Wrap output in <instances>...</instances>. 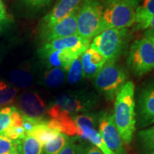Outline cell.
<instances>
[{
  "label": "cell",
  "instance_id": "1",
  "mask_svg": "<svg viewBox=\"0 0 154 154\" xmlns=\"http://www.w3.org/2000/svg\"><path fill=\"white\" fill-rule=\"evenodd\" d=\"M113 115L121 139L124 144L129 145L136 126L135 86L131 81L124 84L116 96Z\"/></svg>",
  "mask_w": 154,
  "mask_h": 154
},
{
  "label": "cell",
  "instance_id": "2",
  "mask_svg": "<svg viewBox=\"0 0 154 154\" xmlns=\"http://www.w3.org/2000/svg\"><path fill=\"white\" fill-rule=\"evenodd\" d=\"M97 103L98 97L90 92H67L57 96L50 103L47 113L51 119L62 115L72 116L88 112Z\"/></svg>",
  "mask_w": 154,
  "mask_h": 154
},
{
  "label": "cell",
  "instance_id": "3",
  "mask_svg": "<svg viewBox=\"0 0 154 154\" xmlns=\"http://www.w3.org/2000/svg\"><path fill=\"white\" fill-rule=\"evenodd\" d=\"M139 0L105 1L99 34L108 29L128 28L134 25Z\"/></svg>",
  "mask_w": 154,
  "mask_h": 154
},
{
  "label": "cell",
  "instance_id": "4",
  "mask_svg": "<svg viewBox=\"0 0 154 154\" xmlns=\"http://www.w3.org/2000/svg\"><path fill=\"white\" fill-rule=\"evenodd\" d=\"M127 77L126 69L116 60H109L94 78V85L106 99L113 101L127 82Z\"/></svg>",
  "mask_w": 154,
  "mask_h": 154
},
{
  "label": "cell",
  "instance_id": "5",
  "mask_svg": "<svg viewBox=\"0 0 154 154\" xmlns=\"http://www.w3.org/2000/svg\"><path fill=\"white\" fill-rule=\"evenodd\" d=\"M130 39L127 28H111L94 38L90 47L102 54L107 61L116 60L126 50Z\"/></svg>",
  "mask_w": 154,
  "mask_h": 154
},
{
  "label": "cell",
  "instance_id": "6",
  "mask_svg": "<svg viewBox=\"0 0 154 154\" xmlns=\"http://www.w3.org/2000/svg\"><path fill=\"white\" fill-rule=\"evenodd\" d=\"M103 6L99 0H84L77 14V34L91 40L99 34Z\"/></svg>",
  "mask_w": 154,
  "mask_h": 154
},
{
  "label": "cell",
  "instance_id": "7",
  "mask_svg": "<svg viewBox=\"0 0 154 154\" xmlns=\"http://www.w3.org/2000/svg\"><path fill=\"white\" fill-rule=\"evenodd\" d=\"M127 66L137 76H143L154 69V45L148 38L136 39L131 45Z\"/></svg>",
  "mask_w": 154,
  "mask_h": 154
},
{
  "label": "cell",
  "instance_id": "8",
  "mask_svg": "<svg viewBox=\"0 0 154 154\" xmlns=\"http://www.w3.org/2000/svg\"><path fill=\"white\" fill-rule=\"evenodd\" d=\"M99 132L113 154H127L124 142L116 126L112 113L101 111L98 115Z\"/></svg>",
  "mask_w": 154,
  "mask_h": 154
},
{
  "label": "cell",
  "instance_id": "9",
  "mask_svg": "<svg viewBox=\"0 0 154 154\" xmlns=\"http://www.w3.org/2000/svg\"><path fill=\"white\" fill-rule=\"evenodd\" d=\"M136 114L139 128H146L154 124V82L146 85L138 94Z\"/></svg>",
  "mask_w": 154,
  "mask_h": 154
},
{
  "label": "cell",
  "instance_id": "10",
  "mask_svg": "<svg viewBox=\"0 0 154 154\" xmlns=\"http://www.w3.org/2000/svg\"><path fill=\"white\" fill-rule=\"evenodd\" d=\"M91 40L79 36L78 34L68 37L58 38L52 41L44 42L38 49V55L40 58L45 57L49 53L58 50L71 49L79 51L82 54L90 47Z\"/></svg>",
  "mask_w": 154,
  "mask_h": 154
},
{
  "label": "cell",
  "instance_id": "11",
  "mask_svg": "<svg viewBox=\"0 0 154 154\" xmlns=\"http://www.w3.org/2000/svg\"><path fill=\"white\" fill-rule=\"evenodd\" d=\"M84 0H59L52 9L44 16L39 24V34L42 35L53 26L78 9Z\"/></svg>",
  "mask_w": 154,
  "mask_h": 154
},
{
  "label": "cell",
  "instance_id": "12",
  "mask_svg": "<svg viewBox=\"0 0 154 154\" xmlns=\"http://www.w3.org/2000/svg\"><path fill=\"white\" fill-rule=\"evenodd\" d=\"M79 9V7L59 21L47 32L40 35L41 39L44 42H47L77 34V14Z\"/></svg>",
  "mask_w": 154,
  "mask_h": 154
},
{
  "label": "cell",
  "instance_id": "13",
  "mask_svg": "<svg viewBox=\"0 0 154 154\" xmlns=\"http://www.w3.org/2000/svg\"><path fill=\"white\" fill-rule=\"evenodd\" d=\"M20 111L29 117L43 119L47 110L43 100L35 92H25L19 97Z\"/></svg>",
  "mask_w": 154,
  "mask_h": 154
},
{
  "label": "cell",
  "instance_id": "14",
  "mask_svg": "<svg viewBox=\"0 0 154 154\" xmlns=\"http://www.w3.org/2000/svg\"><path fill=\"white\" fill-rule=\"evenodd\" d=\"M84 78L94 79L103 68L107 60L93 48H88L81 55Z\"/></svg>",
  "mask_w": 154,
  "mask_h": 154
},
{
  "label": "cell",
  "instance_id": "15",
  "mask_svg": "<svg viewBox=\"0 0 154 154\" xmlns=\"http://www.w3.org/2000/svg\"><path fill=\"white\" fill-rule=\"evenodd\" d=\"M81 55L82 54L75 50L64 49L53 51L41 59L48 68L54 67L66 71L71 63Z\"/></svg>",
  "mask_w": 154,
  "mask_h": 154
},
{
  "label": "cell",
  "instance_id": "16",
  "mask_svg": "<svg viewBox=\"0 0 154 154\" xmlns=\"http://www.w3.org/2000/svg\"><path fill=\"white\" fill-rule=\"evenodd\" d=\"M73 120L76 127V136L81 139L86 140V137L98 124V116L91 113H82L72 115Z\"/></svg>",
  "mask_w": 154,
  "mask_h": 154
},
{
  "label": "cell",
  "instance_id": "17",
  "mask_svg": "<svg viewBox=\"0 0 154 154\" xmlns=\"http://www.w3.org/2000/svg\"><path fill=\"white\" fill-rule=\"evenodd\" d=\"M61 134L59 131L51 128L48 124V121L42 120L38 123L28 135L34 136L43 146H45L49 140L53 139L58 134Z\"/></svg>",
  "mask_w": 154,
  "mask_h": 154
},
{
  "label": "cell",
  "instance_id": "18",
  "mask_svg": "<svg viewBox=\"0 0 154 154\" xmlns=\"http://www.w3.org/2000/svg\"><path fill=\"white\" fill-rule=\"evenodd\" d=\"M154 17V0H144L138 6L135 14V29L140 30L152 17Z\"/></svg>",
  "mask_w": 154,
  "mask_h": 154
},
{
  "label": "cell",
  "instance_id": "19",
  "mask_svg": "<svg viewBox=\"0 0 154 154\" xmlns=\"http://www.w3.org/2000/svg\"><path fill=\"white\" fill-rule=\"evenodd\" d=\"M17 140L18 154H43V146L34 136L26 135L24 138Z\"/></svg>",
  "mask_w": 154,
  "mask_h": 154
},
{
  "label": "cell",
  "instance_id": "20",
  "mask_svg": "<svg viewBox=\"0 0 154 154\" xmlns=\"http://www.w3.org/2000/svg\"><path fill=\"white\" fill-rule=\"evenodd\" d=\"M137 138L142 154H154V125L139 131Z\"/></svg>",
  "mask_w": 154,
  "mask_h": 154
},
{
  "label": "cell",
  "instance_id": "21",
  "mask_svg": "<svg viewBox=\"0 0 154 154\" xmlns=\"http://www.w3.org/2000/svg\"><path fill=\"white\" fill-rule=\"evenodd\" d=\"M66 78V70L63 69L52 68L45 73L44 84L49 88H57L61 86Z\"/></svg>",
  "mask_w": 154,
  "mask_h": 154
},
{
  "label": "cell",
  "instance_id": "22",
  "mask_svg": "<svg viewBox=\"0 0 154 154\" xmlns=\"http://www.w3.org/2000/svg\"><path fill=\"white\" fill-rule=\"evenodd\" d=\"M8 79L13 85L19 88L29 87L32 83V77L26 71L23 69H14L8 75Z\"/></svg>",
  "mask_w": 154,
  "mask_h": 154
},
{
  "label": "cell",
  "instance_id": "23",
  "mask_svg": "<svg viewBox=\"0 0 154 154\" xmlns=\"http://www.w3.org/2000/svg\"><path fill=\"white\" fill-rule=\"evenodd\" d=\"M67 82L69 84H76L84 78V71L81 61V57L76 58L69 65L67 69Z\"/></svg>",
  "mask_w": 154,
  "mask_h": 154
},
{
  "label": "cell",
  "instance_id": "24",
  "mask_svg": "<svg viewBox=\"0 0 154 154\" xmlns=\"http://www.w3.org/2000/svg\"><path fill=\"white\" fill-rule=\"evenodd\" d=\"M70 139V137L62 134H58L53 139L49 140L44 148L45 154H59L66 143Z\"/></svg>",
  "mask_w": 154,
  "mask_h": 154
},
{
  "label": "cell",
  "instance_id": "25",
  "mask_svg": "<svg viewBox=\"0 0 154 154\" xmlns=\"http://www.w3.org/2000/svg\"><path fill=\"white\" fill-rule=\"evenodd\" d=\"M18 89L4 82H0V106L9 105L14 101Z\"/></svg>",
  "mask_w": 154,
  "mask_h": 154
},
{
  "label": "cell",
  "instance_id": "26",
  "mask_svg": "<svg viewBox=\"0 0 154 154\" xmlns=\"http://www.w3.org/2000/svg\"><path fill=\"white\" fill-rule=\"evenodd\" d=\"M86 140H88L90 143L93 144L94 146L97 147L103 154H113L110 150L108 149L99 132L97 131L96 129L92 130L88 134Z\"/></svg>",
  "mask_w": 154,
  "mask_h": 154
},
{
  "label": "cell",
  "instance_id": "27",
  "mask_svg": "<svg viewBox=\"0 0 154 154\" xmlns=\"http://www.w3.org/2000/svg\"><path fill=\"white\" fill-rule=\"evenodd\" d=\"M17 151V140H11L5 135L0 134V154H15Z\"/></svg>",
  "mask_w": 154,
  "mask_h": 154
},
{
  "label": "cell",
  "instance_id": "28",
  "mask_svg": "<svg viewBox=\"0 0 154 154\" xmlns=\"http://www.w3.org/2000/svg\"><path fill=\"white\" fill-rule=\"evenodd\" d=\"M15 106H7L0 110V134L11 124V115Z\"/></svg>",
  "mask_w": 154,
  "mask_h": 154
},
{
  "label": "cell",
  "instance_id": "29",
  "mask_svg": "<svg viewBox=\"0 0 154 154\" xmlns=\"http://www.w3.org/2000/svg\"><path fill=\"white\" fill-rule=\"evenodd\" d=\"M2 134L14 140L22 139L26 136V132L22 126H9Z\"/></svg>",
  "mask_w": 154,
  "mask_h": 154
},
{
  "label": "cell",
  "instance_id": "30",
  "mask_svg": "<svg viewBox=\"0 0 154 154\" xmlns=\"http://www.w3.org/2000/svg\"><path fill=\"white\" fill-rule=\"evenodd\" d=\"M44 119H37L29 117L27 116L24 115L22 113V127L24 128L26 135H28L29 133L33 130V128L37 125L38 123H40Z\"/></svg>",
  "mask_w": 154,
  "mask_h": 154
},
{
  "label": "cell",
  "instance_id": "31",
  "mask_svg": "<svg viewBox=\"0 0 154 154\" xmlns=\"http://www.w3.org/2000/svg\"><path fill=\"white\" fill-rule=\"evenodd\" d=\"M59 154H79V143H76V138L74 137L70 138Z\"/></svg>",
  "mask_w": 154,
  "mask_h": 154
},
{
  "label": "cell",
  "instance_id": "32",
  "mask_svg": "<svg viewBox=\"0 0 154 154\" xmlns=\"http://www.w3.org/2000/svg\"><path fill=\"white\" fill-rule=\"evenodd\" d=\"M79 154H103L93 144L86 143L79 144Z\"/></svg>",
  "mask_w": 154,
  "mask_h": 154
},
{
  "label": "cell",
  "instance_id": "33",
  "mask_svg": "<svg viewBox=\"0 0 154 154\" xmlns=\"http://www.w3.org/2000/svg\"><path fill=\"white\" fill-rule=\"evenodd\" d=\"M52 0H22L26 7L32 9H42L47 7Z\"/></svg>",
  "mask_w": 154,
  "mask_h": 154
},
{
  "label": "cell",
  "instance_id": "34",
  "mask_svg": "<svg viewBox=\"0 0 154 154\" xmlns=\"http://www.w3.org/2000/svg\"><path fill=\"white\" fill-rule=\"evenodd\" d=\"M140 29H146L145 35L154 34V17L150 19L146 24L140 28Z\"/></svg>",
  "mask_w": 154,
  "mask_h": 154
},
{
  "label": "cell",
  "instance_id": "35",
  "mask_svg": "<svg viewBox=\"0 0 154 154\" xmlns=\"http://www.w3.org/2000/svg\"><path fill=\"white\" fill-rule=\"evenodd\" d=\"M7 19V14L2 0H0V22H5Z\"/></svg>",
  "mask_w": 154,
  "mask_h": 154
},
{
  "label": "cell",
  "instance_id": "36",
  "mask_svg": "<svg viewBox=\"0 0 154 154\" xmlns=\"http://www.w3.org/2000/svg\"><path fill=\"white\" fill-rule=\"evenodd\" d=\"M146 38H149L150 40L152 42V43L154 45V34H149V35H145Z\"/></svg>",
  "mask_w": 154,
  "mask_h": 154
},
{
  "label": "cell",
  "instance_id": "37",
  "mask_svg": "<svg viewBox=\"0 0 154 154\" xmlns=\"http://www.w3.org/2000/svg\"><path fill=\"white\" fill-rule=\"evenodd\" d=\"M4 23L5 22H0V34H1L2 32V29L4 26Z\"/></svg>",
  "mask_w": 154,
  "mask_h": 154
},
{
  "label": "cell",
  "instance_id": "38",
  "mask_svg": "<svg viewBox=\"0 0 154 154\" xmlns=\"http://www.w3.org/2000/svg\"><path fill=\"white\" fill-rule=\"evenodd\" d=\"M2 58H3V52L2 50H0V63H1L2 60Z\"/></svg>",
  "mask_w": 154,
  "mask_h": 154
},
{
  "label": "cell",
  "instance_id": "39",
  "mask_svg": "<svg viewBox=\"0 0 154 154\" xmlns=\"http://www.w3.org/2000/svg\"><path fill=\"white\" fill-rule=\"evenodd\" d=\"M99 1H102V2H105V1H106V0H99Z\"/></svg>",
  "mask_w": 154,
  "mask_h": 154
},
{
  "label": "cell",
  "instance_id": "40",
  "mask_svg": "<svg viewBox=\"0 0 154 154\" xmlns=\"http://www.w3.org/2000/svg\"><path fill=\"white\" fill-rule=\"evenodd\" d=\"M15 154H18V153H15Z\"/></svg>",
  "mask_w": 154,
  "mask_h": 154
}]
</instances>
